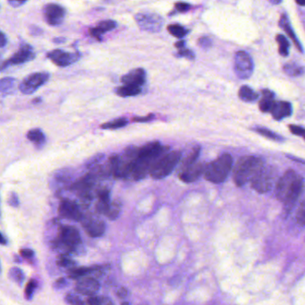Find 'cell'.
<instances>
[{
  "label": "cell",
  "mask_w": 305,
  "mask_h": 305,
  "mask_svg": "<svg viewBox=\"0 0 305 305\" xmlns=\"http://www.w3.org/2000/svg\"><path fill=\"white\" fill-rule=\"evenodd\" d=\"M167 152H169V147L162 146L159 142H151L141 148L131 177L137 181L145 178Z\"/></svg>",
  "instance_id": "cell-1"
},
{
  "label": "cell",
  "mask_w": 305,
  "mask_h": 305,
  "mask_svg": "<svg viewBox=\"0 0 305 305\" xmlns=\"http://www.w3.org/2000/svg\"><path fill=\"white\" fill-rule=\"evenodd\" d=\"M140 148L131 146L125 150L122 155L112 156L109 159L111 174L117 179H126L132 176L134 164L138 156Z\"/></svg>",
  "instance_id": "cell-2"
},
{
  "label": "cell",
  "mask_w": 305,
  "mask_h": 305,
  "mask_svg": "<svg viewBox=\"0 0 305 305\" xmlns=\"http://www.w3.org/2000/svg\"><path fill=\"white\" fill-rule=\"evenodd\" d=\"M263 167V159L254 156L242 157L234 166V184L241 187L248 182H251Z\"/></svg>",
  "instance_id": "cell-3"
},
{
  "label": "cell",
  "mask_w": 305,
  "mask_h": 305,
  "mask_svg": "<svg viewBox=\"0 0 305 305\" xmlns=\"http://www.w3.org/2000/svg\"><path fill=\"white\" fill-rule=\"evenodd\" d=\"M233 167V158L230 154H223L212 162L206 165L204 176L213 184H221L229 176Z\"/></svg>",
  "instance_id": "cell-4"
},
{
  "label": "cell",
  "mask_w": 305,
  "mask_h": 305,
  "mask_svg": "<svg viewBox=\"0 0 305 305\" xmlns=\"http://www.w3.org/2000/svg\"><path fill=\"white\" fill-rule=\"evenodd\" d=\"M81 235L75 226L65 225L60 227L58 237L52 242V246L61 254H68L81 245Z\"/></svg>",
  "instance_id": "cell-5"
},
{
  "label": "cell",
  "mask_w": 305,
  "mask_h": 305,
  "mask_svg": "<svg viewBox=\"0 0 305 305\" xmlns=\"http://www.w3.org/2000/svg\"><path fill=\"white\" fill-rule=\"evenodd\" d=\"M182 158V152L179 151H169L159 159L151 170V177L153 179L160 180L166 178L175 170Z\"/></svg>",
  "instance_id": "cell-6"
},
{
  "label": "cell",
  "mask_w": 305,
  "mask_h": 305,
  "mask_svg": "<svg viewBox=\"0 0 305 305\" xmlns=\"http://www.w3.org/2000/svg\"><path fill=\"white\" fill-rule=\"evenodd\" d=\"M276 180L274 167H265L251 180V187L259 193H266L271 190Z\"/></svg>",
  "instance_id": "cell-7"
},
{
  "label": "cell",
  "mask_w": 305,
  "mask_h": 305,
  "mask_svg": "<svg viewBox=\"0 0 305 305\" xmlns=\"http://www.w3.org/2000/svg\"><path fill=\"white\" fill-rule=\"evenodd\" d=\"M135 21L139 27L148 33H159L163 27L164 20L159 14L142 12L135 16Z\"/></svg>",
  "instance_id": "cell-8"
},
{
  "label": "cell",
  "mask_w": 305,
  "mask_h": 305,
  "mask_svg": "<svg viewBox=\"0 0 305 305\" xmlns=\"http://www.w3.org/2000/svg\"><path fill=\"white\" fill-rule=\"evenodd\" d=\"M299 177L300 176L296 174V172H294V170H292V169H289L277 181L276 186V196L278 201H282V202L285 201L289 193L294 187Z\"/></svg>",
  "instance_id": "cell-9"
},
{
  "label": "cell",
  "mask_w": 305,
  "mask_h": 305,
  "mask_svg": "<svg viewBox=\"0 0 305 305\" xmlns=\"http://www.w3.org/2000/svg\"><path fill=\"white\" fill-rule=\"evenodd\" d=\"M49 79L50 74L47 72L33 73L22 81L21 84H19V90L26 95L33 94L46 84Z\"/></svg>",
  "instance_id": "cell-10"
},
{
  "label": "cell",
  "mask_w": 305,
  "mask_h": 305,
  "mask_svg": "<svg viewBox=\"0 0 305 305\" xmlns=\"http://www.w3.org/2000/svg\"><path fill=\"white\" fill-rule=\"evenodd\" d=\"M234 71L239 79H248L252 75L253 62L250 55L245 51H238L235 53Z\"/></svg>",
  "instance_id": "cell-11"
},
{
  "label": "cell",
  "mask_w": 305,
  "mask_h": 305,
  "mask_svg": "<svg viewBox=\"0 0 305 305\" xmlns=\"http://www.w3.org/2000/svg\"><path fill=\"white\" fill-rule=\"evenodd\" d=\"M59 215L64 218L81 221L84 217V214L81 211L80 206L76 201H72L69 199H65L61 201L59 207Z\"/></svg>",
  "instance_id": "cell-12"
},
{
  "label": "cell",
  "mask_w": 305,
  "mask_h": 305,
  "mask_svg": "<svg viewBox=\"0 0 305 305\" xmlns=\"http://www.w3.org/2000/svg\"><path fill=\"white\" fill-rule=\"evenodd\" d=\"M43 14L48 25L57 26L63 23L66 17V9L60 5L51 3L44 6Z\"/></svg>",
  "instance_id": "cell-13"
},
{
  "label": "cell",
  "mask_w": 305,
  "mask_h": 305,
  "mask_svg": "<svg viewBox=\"0 0 305 305\" xmlns=\"http://www.w3.org/2000/svg\"><path fill=\"white\" fill-rule=\"evenodd\" d=\"M35 58V54L33 51V48L28 45V44H24L21 48L19 49V51H17V53L10 58V59L5 61L2 63L1 70L4 71L7 67H9L11 65H20V64H25L32 61Z\"/></svg>",
  "instance_id": "cell-14"
},
{
  "label": "cell",
  "mask_w": 305,
  "mask_h": 305,
  "mask_svg": "<svg viewBox=\"0 0 305 305\" xmlns=\"http://www.w3.org/2000/svg\"><path fill=\"white\" fill-rule=\"evenodd\" d=\"M82 224L86 231V233L91 237H101L104 234L106 231V225L105 222L99 218L92 217V216H85L82 218Z\"/></svg>",
  "instance_id": "cell-15"
},
{
  "label": "cell",
  "mask_w": 305,
  "mask_h": 305,
  "mask_svg": "<svg viewBox=\"0 0 305 305\" xmlns=\"http://www.w3.org/2000/svg\"><path fill=\"white\" fill-rule=\"evenodd\" d=\"M48 58L58 67H66L76 63L80 59L79 53H69L61 50H55L48 54Z\"/></svg>",
  "instance_id": "cell-16"
},
{
  "label": "cell",
  "mask_w": 305,
  "mask_h": 305,
  "mask_svg": "<svg viewBox=\"0 0 305 305\" xmlns=\"http://www.w3.org/2000/svg\"><path fill=\"white\" fill-rule=\"evenodd\" d=\"M206 166L201 162H196L192 166L181 169L179 173V178L184 183H192L201 177L204 174Z\"/></svg>",
  "instance_id": "cell-17"
},
{
  "label": "cell",
  "mask_w": 305,
  "mask_h": 305,
  "mask_svg": "<svg viewBox=\"0 0 305 305\" xmlns=\"http://www.w3.org/2000/svg\"><path fill=\"white\" fill-rule=\"evenodd\" d=\"M99 289H100V283L95 277L92 276L81 278L76 286V292L86 296L95 295Z\"/></svg>",
  "instance_id": "cell-18"
},
{
  "label": "cell",
  "mask_w": 305,
  "mask_h": 305,
  "mask_svg": "<svg viewBox=\"0 0 305 305\" xmlns=\"http://www.w3.org/2000/svg\"><path fill=\"white\" fill-rule=\"evenodd\" d=\"M121 82L124 85H134L142 87L146 82V72L142 68H136L122 76Z\"/></svg>",
  "instance_id": "cell-19"
},
{
  "label": "cell",
  "mask_w": 305,
  "mask_h": 305,
  "mask_svg": "<svg viewBox=\"0 0 305 305\" xmlns=\"http://www.w3.org/2000/svg\"><path fill=\"white\" fill-rule=\"evenodd\" d=\"M303 186H304L303 178L301 176H300L299 179L297 180L296 184L294 185V187L292 188L291 192L289 193L288 196L285 199V201H284V209L285 213H289L292 210V208L294 207L297 200L299 199V197H300L301 192H302Z\"/></svg>",
  "instance_id": "cell-20"
},
{
  "label": "cell",
  "mask_w": 305,
  "mask_h": 305,
  "mask_svg": "<svg viewBox=\"0 0 305 305\" xmlns=\"http://www.w3.org/2000/svg\"><path fill=\"white\" fill-rule=\"evenodd\" d=\"M272 117L277 121L288 117L292 114V105L287 101H275L271 111Z\"/></svg>",
  "instance_id": "cell-21"
},
{
  "label": "cell",
  "mask_w": 305,
  "mask_h": 305,
  "mask_svg": "<svg viewBox=\"0 0 305 305\" xmlns=\"http://www.w3.org/2000/svg\"><path fill=\"white\" fill-rule=\"evenodd\" d=\"M117 27V23L113 20H105L101 21L95 27L89 30V33L92 37L96 38L98 41H101V36L103 34L110 32Z\"/></svg>",
  "instance_id": "cell-22"
},
{
  "label": "cell",
  "mask_w": 305,
  "mask_h": 305,
  "mask_svg": "<svg viewBox=\"0 0 305 305\" xmlns=\"http://www.w3.org/2000/svg\"><path fill=\"white\" fill-rule=\"evenodd\" d=\"M279 26L282 29H284V32H285L289 37L291 38V40H292L293 43H294V45H295V47L298 49V51L302 53V52H303L302 46H301V43L299 42V40H298L296 36H295V34H294L293 30H292L291 24H290V22H289L288 18H287V17H286L285 15H282V16H281V18H280L279 20Z\"/></svg>",
  "instance_id": "cell-23"
},
{
  "label": "cell",
  "mask_w": 305,
  "mask_h": 305,
  "mask_svg": "<svg viewBox=\"0 0 305 305\" xmlns=\"http://www.w3.org/2000/svg\"><path fill=\"white\" fill-rule=\"evenodd\" d=\"M274 93L269 90H263L262 91V100L259 101V109L264 113L270 112L272 107L274 104Z\"/></svg>",
  "instance_id": "cell-24"
},
{
  "label": "cell",
  "mask_w": 305,
  "mask_h": 305,
  "mask_svg": "<svg viewBox=\"0 0 305 305\" xmlns=\"http://www.w3.org/2000/svg\"><path fill=\"white\" fill-rule=\"evenodd\" d=\"M17 80L12 77H4L0 82V91L3 95L13 94L17 91Z\"/></svg>",
  "instance_id": "cell-25"
},
{
  "label": "cell",
  "mask_w": 305,
  "mask_h": 305,
  "mask_svg": "<svg viewBox=\"0 0 305 305\" xmlns=\"http://www.w3.org/2000/svg\"><path fill=\"white\" fill-rule=\"evenodd\" d=\"M142 92V87L134 85H123L117 89V94L122 98L133 97L138 95Z\"/></svg>",
  "instance_id": "cell-26"
},
{
  "label": "cell",
  "mask_w": 305,
  "mask_h": 305,
  "mask_svg": "<svg viewBox=\"0 0 305 305\" xmlns=\"http://www.w3.org/2000/svg\"><path fill=\"white\" fill-rule=\"evenodd\" d=\"M238 95L239 98L242 101H246V102H252V101H256L259 98L258 93L255 92L251 87H249L247 85H243L240 88Z\"/></svg>",
  "instance_id": "cell-27"
},
{
  "label": "cell",
  "mask_w": 305,
  "mask_h": 305,
  "mask_svg": "<svg viewBox=\"0 0 305 305\" xmlns=\"http://www.w3.org/2000/svg\"><path fill=\"white\" fill-rule=\"evenodd\" d=\"M200 153H201V147H194L192 151H191V152L186 156V158L184 159V161L182 163L181 169H184L185 167H190V166H192L193 164L196 163L197 159L199 158Z\"/></svg>",
  "instance_id": "cell-28"
},
{
  "label": "cell",
  "mask_w": 305,
  "mask_h": 305,
  "mask_svg": "<svg viewBox=\"0 0 305 305\" xmlns=\"http://www.w3.org/2000/svg\"><path fill=\"white\" fill-rule=\"evenodd\" d=\"M122 204L119 201H111L109 205V209L105 214V216L108 217L110 220H115L117 217H119L121 212Z\"/></svg>",
  "instance_id": "cell-29"
},
{
  "label": "cell",
  "mask_w": 305,
  "mask_h": 305,
  "mask_svg": "<svg viewBox=\"0 0 305 305\" xmlns=\"http://www.w3.org/2000/svg\"><path fill=\"white\" fill-rule=\"evenodd\" d=\"M128 120L122 117V118H117L112 121L107 122L101 125V127L102 129H118V128H123L125 126L128 125Z\"/></svg>",
  "instance_id": "cell-30"
},
{
  "label": "cell",
  "mask_w": 305,
  "mask_h": 305,
  "mask_svg": "<svg viewBox=\"0 0 305 305\" xmlns=\"http://www.w3.org/2000/svg\"><path fill=\"white\" fill-rule=\"evenodd\" d=\"M284 71L286 75L292 77L301 76L305 73L304 67L298 66L296 64H286L284 67Z\"/></svg>",
  "instance_id": "cell-31"
},
{
  "label": "cell",
  "mask_w": 305,
  "mask_h": 305,
  "mask_svg": "<svg viewBox=\"0 0 305 305\" xmlns=\"http://www.w3.org/2000/svg\"><path fill=\"white\" fill-rule=\"evenodd\" d=\"M27 138L31 142L37 143V144H42L45 142L46 137L45 134L42 132V130L36 128V129L31 130L27 134Z\"/></svg>",
  "instance_id": "cell-32"
},
{
  "label": "cell",
  "mask_w": 305,
  "mask_h": 305,
  "mask_svg": "<svg viewBox=\"0 0 305 305\" xmlns=\"http://www.w3.org/2000/svg\"><path fill=\"white\" fill-rule=\"evenodd\" d=\"M167 32L173 35L176 38H184L186 34H188V31L184 28V26H180L177 24L175 25H169L167 26Z\"/></svg>",
  "instance_id": "cell-33"
},
{
  "label": "cell",
  "mask_w": 305,
  "mask_h": 305,
  "mask_svg": "<svg viewBox=\"0 0 305 305\" xmlns=\"http://www.w3.org/2000/svg\"><path fill=\"white\" fill-rule=\"evenodd\" d=\"M276 42L278 43V51L279 54L283 57H287L289 54V44L288 40L284 37L282 34H278L276 36Z\"/></svg>",
  "instance_id": "cell-34"
},
{
  "label": "cell",
  "mask_w": 305,
  "mask_h": 305,
  "mask_svg": "<svg viewBox=\"0 0 305 305\" xmlns=\"http://www.w3.org/2000/svg\"><path fill=\"white\" fill-rule=\"evenodd\" d=\"M253 130L256 133L262 135L264 137H267V138L276 141V142H282L284 140L280 135L274 133L271 130L267 129V128H264V127H255Z\"/></svg>",
  "instance_id": "cell-35"
},
{
  "label": "cell",
  "mask_w": 305,
  "mask_h": 305,
  "mask_svg": "<svg viewBox=\"0 0 305 305\" xmlns=\"http://www.w3.org/2000/svg\"><path fill=\"white\" fill-rule=\"evenodd\" d=\"M9 276L10 279L20 285L25 281V274L19 267H11L9 272Z\"/></svg>",
  "instance_id": "cell-36"
},
{
  "label": "cell",
  "mask_w": 305,
  "mask_h": 305,
  "mask_svg": "<svg viewBox=\"0 0 305 305\" xmlns=\"http://www.w3.org/2000/svg\"><path fill=\"white\" fill-rule=\"evenodd\" d=\"M57 264L59 267L68 268V271L72 268L76 267V261L69 257V254H60L59 259L57 260Z\"/></svg>",
  "instance_id": "cell-37"
},
{
  "label": "cell",
  "mask_w": 305,
  "mask_h": 305,
  "mask_svg": "<svg viewBox=\"0 0 305 305\" xmlns=\"http://www.w3.org/2000/svg\"><path fill=\"white\" fill-rule=\"evenodd\" d=\"M37 286H38V283H37V281L35 279H31L27 283L26 290H25V294H26L27 300H31L33 298L34 292H35V290L37 289Z\"/></svg>",
  "instance_id": "cell-38"
},
{
  "label": "cell",
  "mask_w": 305,
  "mask_h": 305,
  "mask_svg": "<svg viewBox=\"0 0 305 305\" xmlns=\"http://www.w3.org/2000/svg\"><path fill=\"white\" fill-rule=\"evenodd\" d=\"M66 301L68 304L70 305H85L84 300L79 295L73 293V292L67 293Z\"/></svg>",
  "instance_id": "cell-39"
},
{
  "label": "cell",
  "mask_w": 305,
  "mask_h": 305,
  "mask_svg": "<svg viewBox=\"0 0 305 305\" xmlns=\"http://www.w3.org/2000/svg\"><path fill=\"white\" fill-rule=\"evenodd\" d=\"M296 219L300 225L305 226V201L300 205L299 209L297 210Z\"/></svg>",
  "instance_id": "cell-40"
},
{
  "label": "cell",
  "mask_w": 305,
  "mask_h": 305,
  "mask_svg": "<svg viewBox=\"0 0 305 305\" xmlns=\"http://www.w3.org/2000/svg\"><path fill=\"white\" fill-rule=\"evenodd\" d=\"M289 130L291 131L292 134H295L298 136H301L305 139V129L301 126H295V125H290Z\"/></svg>",
  "instance_id": "cell-41"
},
{
  "label": "cell",
  "mask_w": 305,
  "mask_h": 305,
  "mask_svg": "<svg viewBox=\"0 0 305 305\" xmlns=\"http://www.w3.org/2000/svg\"><path fill=\"white\" fill-rule=\"evenodd\" d=\"M175 9L180 13H185L191 9V5L185 2H177L175 4Z\"/></svg>",
  "instance_id": "cell-42"
},
{
  "label": "cell",
  "mask_w": 305,
  "mask_h": 305,
  "mask_svg": "<svg viewBox=\"0 0 305 305\" xmlns=\"http://www.w3.org/2000/svg\"><path fill=\"white\" fill-rule=\"evenodd\" d=\"M155 118L154 114H149L146 117H136L133 118V121L137 122V123H146V122H151Z\"/></svg>",
  "instance_id": "cell-43"
},
{
  "label": "cell",
  "mask_w": 305,
  "mask_h": 305,
  "mask_svg": "<svg viewBox=\"0 0 305 305\" xmlns=\"http://www.w3.org/2000/svg\"><path fill=\"white\" fill-rule=\"evenodd\" d=\"M20 255L26 259H32L34 257V251L32 249H22Z\"/></svg>",
  "instance_id": "cell-44"
},
{
  "label": "cell",
  "mask_w": 305,
  "mask_h": 305,
  "mask_svg": "<svg viewBox=\"0 0 305 305\" xmlns=\"http://www.w3.org/2000/svg\"><path fill=\"white\" fill-rule=\"evenodd\" d=\"M101 297L98 295H92L89 296L87 299V305H101Z\"/></svg>",
  "instance_id": "cell-45"
},
{
  "label": "cell",
  "mask_w": 305,
  "mask_h": 305,
  "mask_svg": "<svg viewBox=\"0 0 305 305\" xmlns=\"http://www.w3.org/2000/svg\"><path fill=\"white\" fill-rule=\"evenodd\" d=\"M178 56L179 57H184V58H187V59H194V53L192 52V51H190V50H180L178 51Z\"/></svg>",
  "instance_id": "cell-46"
},
{
  "label": "cell",
  "mask_w": 305,
  "mask_h": 305,
  "mask_svg": "<svg viewBox=\"0 0 305 305\" xmlns=\"http://www.w3.org/2000/svg\"><path fill=\"white\" fill-rule=\"evenodd\" d=\"M9 203L12 207H17L19 205V199L16 192H12L9 199Z\"/></svg>",
  "instance_id": "cell-47"
},
{
  "label": "cell",
  "mask_w": 305,
  "mask_h": 305,
  "mask_svg": "<svg viewBox=\"0 0 305 305\" xmlns=\"http://www.w3.org/2000/svg\"><path fill=\"white\" fill-rule=\"evenodd\" d=\"M67 285V280L63 278V277H61V278H59V279L56 280V281H55L54 284H53V286H54L55 289H62L64 288V287H66Z\"/></svg>",
  "instance_id": "cell-48"
},
{
  "label": "cell",
  "mask_w": 305,
  "mask_h": 305,
  "mask_svg": "<svg viewBox=\"0 0 305 305\" xmlns=\"http://www.w3.org/2000/svg\"><path fill=\"white\" fill-rule=\"evenodd\" d=\"M199 45L203 48V49H208L209 47L211 46V41L207 37H202V38L199 40Z\"/></svg>",
  "instance_id": "cell-49"
},
{
  "label": "cell",
  "mask_w": 305,
  "mask_h": 305,
  "mask_svg": "<svg viewBox=\"0 0 305 305\" xmlns=\"http://www.w3.org/2000/svg\"><path fill=\"white\" fill-rule=\"evenodd\" d=\"M127 294H128V291L125 287H121V288L118 289L117 291V295L119 298H126L127 296Z\"/></svg>",
  "instance_id": "cell-50"
},
{
  "label": "cell",
  "mask_w": 305,
  "mask_h": 305,
  "mask_svg": "<svg viewBox=\"0 0 305 305\" xmlns=\"http://www.w3.org/2000/svg\"><path fill=\"white\" fill-rule=\"evenodd\" d=\"M26 3V1H17V0H12V1H9V4L11 5L13 8H19L23 5H25Z\"/></svg>",
  "instance_id": "cell-51"
},
{
  "label": "cell",
  "mask_w": 305,
  "mask_h": 305,
  "mask_svg": "<svg viewBox=\"0 0 305 305\" xmlns=\"http://www.w3.org/2000/svg\"><path fill=\"white\" fill-rule=\"evenodd\" d=\"M101 305H114L113 301H111V299H109V297L102 296L101 297Z\"/></svg>",
  "instance_id": "cell-52"
},
{
  "label": "cell",
  "mask_w": 305,
  "mask_h": 305,
  "mask_svg": "<svg viewBox=\"0 0 305 305\" xmlns=\"http://www.w3.org/2000/svg\"><path fill=\"white\" fill-rule=\"evenodd\" d=\"M0 38H1V40H0V43H1V44H0V46H1V48H3V47L7 44V42H8V41H7V37H6V35H5L3 32L1 33V36H0Z\"/></svg>",
  "instance_id": "cell-53"
},
{
  "label": "cell",
  "mask_w": 305,
  "mask_h": 305,
  "mask_svg": "<svg viewBox=\"0 0 305 305\" xmlns=\"http://www.w3.org/2000/svg\"><path fill=\"white\" fill-rule=\"evenodd\" d=\"M175 47L177 48L178 50H183L184 47V41H180V42H176V44H175Z\"/></svg>",
  "instance_id": "cell-54"
},
{
  "label": "cell",
  "mask_w": 305,
  "mask_h": 305,
  "mask_svg": "<svg viewBox=\"0 0 305 305\" xmlns=\"http://www.w3.org/2000/svg\"><path fill=\"white\" fill-rule=\"evenodd\" d=\"M65 41H66V39L65 38L54 39V42H57V43H59V44H60V42H64Z\"/></svg>",
  "instance_id": "cell-55"
},
{
  "label": "cell",
  "mask_w": 305,
  "mask_h": 305,
  "mask_svg": "<svg viewBox=\"0 0 305 305\" xmlns=\"http://www.w3.org/2000/svg\"><path fill=\"white\" fill-rule=\"evenodd\" d=\"M296 4L299 5V6H302V7H303V6H305V1L304 0H303V1H300V0H298V1H296Z\"/></svg>",
  "instance_id": "cell-56"
},
{
  "label": "cell",
  "mask_w": 305,
  "mask_h": 305,
  "mask_svg": "<svg viewBox=\"0 0 305 305\" xmlns=\"http://www.w3.org/2000/svg\"><path fill=\"white\" fill-rule=\"evenodd\" d=\"M5 240H6V239H5L4 235L2 234V240H1V243H2V244H6V241H5Z\"/></svg>",
  "instance_id": "cell-57"
},
{
  "label": "cell",
  "mask_w": 305,
  "mask_h": 305,
  "mask_svg": "<svg viewBox=\"0 0 305 305\" xmlns=\"http://www.w3.org/2000/svg\"><path fill=\"white\" fill-rule=\"evenodd\" d=\"M121 305H130L128 302H123Z\"/></svg>",
  "instance_id": "cell-58"
}]
</instances>
